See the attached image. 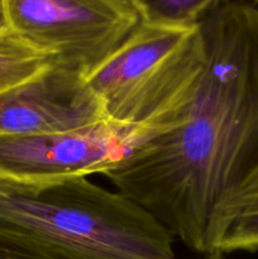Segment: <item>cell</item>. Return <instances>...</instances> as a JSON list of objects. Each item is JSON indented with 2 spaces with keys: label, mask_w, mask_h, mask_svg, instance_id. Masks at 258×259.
<instances>
[{
  "label": "cell",
  "mask_w": 258,
  "mask_h": 259,
  "mask_svg": "<svg viewBox=\"0 0 258 259\" xmlns=\"http://www.w3.org/2000/svg\"><path fill=\"white\" fill-rule=\"evenodd\" d=\"M205 62L174 125L105 176L207 255L258 199V7L224 0L199 23Z\"/></svg>",
  "instance_id": "cell-1"
},
{
  "label": "cell",
  "mask_w": 258,
  "mask_h": 259,
  "mask_svg": "<svg viewBox=\"0 0 258 259\" xmlns=\"http://www.w3.org/2000/svg\"><path fill=\"white\" fill-rule=\"evenodd\" d=\"M0 225L65 259H176L174 234L156 215L88 177L0 184Z\"/></svg>",
  "instance_id": "cell-2"
},
{
  "label": "cell",
  "mask_w": 258,
  "mask_h": 259,
  "mask_svg": "<svg viewBox=\"0 0 258 259\" xmlns=\"http://www.w3.org/2000/svg\"><path fill=\"white\" fill-rule=\"evenodd\" d=\"M204 62V42L197 24L164 27L141 22L86 80L109 120L169 128L189 99Z\"/></svg>",
  "instance_id": "cell-3"
},
{
  "label": "cell",
  "mask_w": 258,
  "mask_h": 259,
  "mask_svg": "<svg viewBox=\"0 0 258 259\" xmlns=\"http://www.w3.org/2000/svg\"><path fill=\"white\" fill-rule=\"evenodd\" d=\"M8 28L88 77L141 23L128 0H3Z\"/></svg>",
  "instance_id": "cell-4"
},
{
  "label": "cell",
  "mask_w": 258,
  "mask_h": 259,
  "mask_svg": "<svg viewBox=\"0 0 258 259\" xmlns=\"http://www.w3.org/2000/svg\"><path fill=\"white\" fill-rule=\"evenodd\" d=\"M161 129L106 119L67 132L0 136V184L40 185L103 175Z\"/></svg>",
  "instance_id": "cell-5"
},
{
  "label": "cell",
  "mask_w": 258,
  "mask_h": 259,
  "mask_svg": "<svg viewBox=\"0 0 258 259\" xmlns=\"http://www.w3.org/2000/svg\"><path fill=\"white\" fill-rule=\"evenodd\" d=\"M106 120L86 76L53 62L0 94V136L57 133Z\"/></svg>",
  "instance_id": "cell-6"
},
{
  "label": "cell",
  "mask_w": 258,
  "mask_h": 259,
  "mask_svg": "<svg viewBox=\"0 0 258 259\" xmlns=\"http://www.w3.org/2000/svg\"><path fill=\"white\" fill-rule=\"evenodd\" d=\"M53 58L7 28L0 32V94L45 71Z\"/></svg>",
  "instance_id": "cell-7"
},
{
  "label": "cell",
  "mask_w": 258,
  "mask_h": 259,
  "mask_svg": "<svg viewBox=\"0 0 258 259\" xmlns=\"http://www.w3.org/2000/svg\"><path fill=\"white\" fill-rule=\"evenodd\" d=\"M224 0H132L141 22L164 27H194Z\"/></svg>",
  "instance_id": "cell-8"
},
{
  "label": "cell",
  "mask_w": 258,
  "mask_h": 259,
  "mask_svg": "<svg viewBox=\"0 0 258 259\" xmlns=\"http://www.w3.org/2000/svg\"><path fill=\"white\" fill-rule=\"evenodd\" d=\"M235 250H258V199L233 222L218 248V255Z\"/></svg>",
  "instance_id": "cell-9"
},
{
  "label": "cell",
  "mask_w": 258,
  "mask_h": 259,
  "mask_svg": "<svg viewBox=\"0 0 258 259\" xmlns=\"http://www.w3.org/2000/svg\"><path fill=\"white\" fill-rule=\"evenodd\" d=\"M0 259H65L22 233L0 225Z\"/></svg>",
  "instance_id": "cell-10"
},
{
  "label": "cell",
  "mask_w": 258,
  "mask_h": 259,
  "mask_svg": "<svg viewBox=\"0 0 258 259\" xmlns=\"http://www.w3.org/2000/svg\"><path fill=\"white\" fill-rule=\"evenodd\" d=\"M7 28H8V23H7V17H5L4 4H3V0H0V32L5 30Z\"/></svg>",
  "instance_id": "cell-11"
},
{
  "label": "cell",
  "mask_w": 258,
  "mask_h": 259,
  "mask_svg": "<svg viewBox=\"0 0 258 259\" xmlns=\"http://www.w3.org/2000/svg\"><path fill=\"white\" fill-rule=\"evenodd\" d=\"M204 259H223V258L220 257V255L215 254V255H209V257H207V258H204Z\"/></svg>",
  "instance_id": "cell-12"
},
{
  "label": "cell",
  "mask_w": 258,
  "mask_h": 259,
  "mask_svg": "<svg viewBox=\"0 0 258 259\" xmlns=\"http://www.w3.org/2000/svg\"><path fill=\"white\" fill-rule=\"evenodd\" d=\"M252 2H253V3H255V4L258 5V0H252Z\"/></svg>",
  "instance_id": "cell-13"
},
{
  "label": "cell",
  "mask_w": 258,
  "mask_h": 259,
  "mask_svg": "<svg viewBox=\"0 0 258 259\" xmlns=\"http://www.w3.org/2000/svg\"><path fill=\"white\" fill-rule=\"evenodd\" d=\"M128 2H129V3H132V0H128Z\"/></svg>",
  "instance_id": "cell-14"
}]
</instances>
